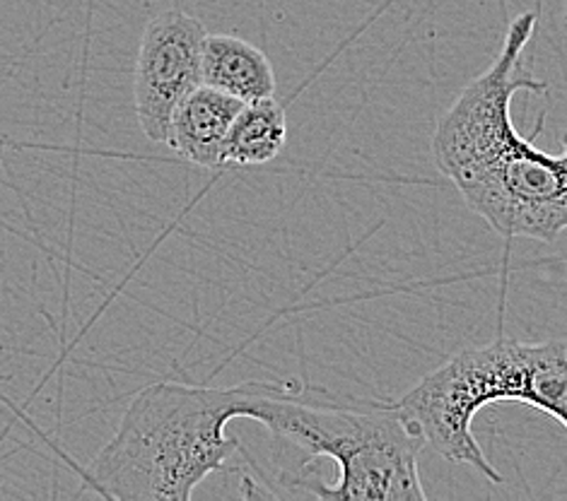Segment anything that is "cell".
<instances>
[{"label": "cell", "mask_w": 567, "mask_h": 501, "mask_svg": "<svg viewBox=\"0 0 567 501\" xmlns=\"http://www.w3.org/2000/svg\"><path fill=\"white\" fill-rule=\"evenodd\" d=\"M536 20L538 12L526 10L509 22L493 65L471 80L437 121L430 150L466 208L493 232L556 241L567 227V153L538 150L512 121L517 92L550 90L524 59Z\"/></svg>", "instance_id": "6da1fadb"}, {"label": "cell", "mask_w": 567, "mask_h": 501, "mask_svg": "<svg viewBox=\"0 0 567 501\" xmlns=\"http://www.w3.org/2000/svg\"><path fill=\"white\" fill-rule=\"evenodd\" d=\"M251 419L274 439L278 482L323 501H423V439L396 403L266 384Z\"/></svg>", "instance_id": "7a4b0ae2"}, {"label": "cell", "mask_w": 567, "mask_h": 501, "mask_svg": "<svg viewBox=\"0 0 567 501\" xmlns=\"http://www.w3.org/2000/svg\"><path fill=\"white\" fill-rule=\"evenodd\" d=\"M266 384L235 388L153 384L131 400L116 435L92 460L87 484L106 499L188 501L241 451L227 422L251 417Z\"/></svg>", "instance_id": "3957f363"}, {"label": "cell", "mask_w": 567, "mask_h": 501, "mask_svg": "<svg viewBox=\"0 0 567 501\" xmlns=\"http://www.w3.org/2000/svg\"><path fill=\"white\" fill-rule=\"evenodd\" d=\"M495 403H522L567 427V343L499 337L456 352L421 378L396 405L423 446L444 460L471 466L491 482L503 476L474 437L476 415Z\"/></svg>", "instance_id": "277c9868"}, {"label": "cell", "mask_w": 567, "mask_h": 501, "mask_svg": "<svg viewBox=\"0 0 567 501\" xmlns=\"http://www.w3.org/2000/svg\"><path fill=\"white\" fill-rule=\"evenodd\" d=\"M206 27L184 10H165L145 24L136 71L133 104L143 135L151 143H167L169 121L177 106L200 83V44Z\"/></svg>", "instance_id": "5b68a950"}, {"label": "cell", "mask_w": 567, "mask_h": 501, "mask_svg": "<svg viewBox=\"0 0 567 501\" xmlns=\"http://www.w3.org/2000/svg\"><path fill=\"white\" fill-rule=\"evenodd\" d=\"M241 104L245 102L229 97L220 90L198 85L174 109L165 145L198 167L223 169L227 131Z\"/></svg>", "instance_id": "8992f818"}, {"label": "cell", "mask_w": 567, "mask_h": 501, "mask_svg": "<svg viewBox=\"0 0 567 501\" xmlns=\"http://www.w3.org/2000/svg\"><path fill=\"white\" fill-rule=\"evenodd\" d=\"M200 83L239 102L276 97V73L266 53L233 34H206L200 44Z\"/></svg>", "instance_id": "52a82bcc"}, {"label": "cell", "mask_w": 567, "mask_h": 501, "mask_svg": "<svg viewBox=\"0 0 567 501\" xmlns=\"http://www.w3.org/2000/svg\"><path fill=\"white\" fill-rule=\"evenodd\" d=\"M288 140L286 106L276 97L241 104L225 138V165L256 167L276 159Z\"/></svg>", "instance_id": "ba28073f"}]
</instances>
